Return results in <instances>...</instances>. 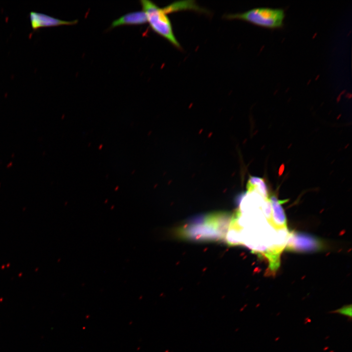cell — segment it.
<instances>
[{"mask_svg": "<svg viewBox=\"0 0 352 352\" xmlns=\"http://www.w3.org/2000/svg\"><path fill=\"white\" fill-rule=\"evenodd\" d=\"M228 216L223 213H214L204 218L197 224L190 225L179 231L183 238L197 239H220L227 235V226L230 222Z\"/></svg>", "mask_w": 352, "mask_h": 352, "instance_id": "cell-1", "label": "cell"}, {"mask_svg": "<svg viewBox=\"0 0 352 352\" xmlns=\"http://www.w3.org/2000/svg\"><path fill=\"white\" fill-rule=\"evenodd\" d=\"M285 9L269 7H259L242 13L226 15L227 20H241L269 29L281 28L284 26Z\"/></svg>", "mask_w": 352, "mask_h": 352, "instance_id": "cell-2", "label": "cell"}, {"mask_svg": "<svg viewBox=\"0 0 352 352\" xmlns=\"http://www.w3.org/2000/svg\"><path fill=\"white\" fill-rule=\"evenodd\" d=\"M140 3L151 29L175 47L180 49V44L175 36L171 22L164 8L150 0H141Z\"/></svg>", "mask_w": 352, "mask_h": 352, "instance_id": "cell-3", "label": "cell"}, {"mask_svg": "<svg viewBox=\"0 0 352 352\" xmlns=\"http://www.w3.org/2000/svg\"><path fill=\"white\" fill-rule=\"evenodd\" d=\"M323 245L314 237L302 233L291 232L286 249L296 252H309L320 250Z\"/></svg>", "mask_w": 352, "mask_h": 352, "instance_id": "cell-4", "label": "cell"}, {"mask_svg": "<svg viewBox=\"0 0 352 352\" xmlns=\"http://www.w3.org/2000/svg\"><path fill=\"white\" fill-rule=\"evenodd\" d=\"M29 19L32 29L34 31L42 27L73 25L78 22L77 20L72 21H63L48 15L34 11H31L29 13Z\"/></svg>", "mask_w": 352, "mask_h": 352, "instance_id": "cell-5", "label": "cell"}, {"mask_svg": "<svg viewBox=\"0 0 352 352\" xmlns=\"http://www.w3.org/2000/svg\"><path fill=\"white\" fill-rule=\"evenodd\" d=\"M272 207V218L270 225L275 229L287 228L286 219L282 204L286 200H280L274 195L269 197Z\"/></svg>", "mask_w": 352, "mask_h": 352, "instance_id": "cell-6", "label": "cell"}, {"mask_svg": "<svg viewBox=\"0 0 352 352\" xmlns=\"http://www.w3.org/2000/svg\"><path fill=\"white\" fill-rule=\"evenodd\" d=\"M147 18L143 11L127 13L114 20L110 27L114 28L124 25H140L147 23Z\"/></svg>", "mask_w": 352, "mask_h": 352, "instance_id": "cell-7", "label": "cell"}, {"mask_svg": "<svg viewBox=\"0 0 352 352\" xmlns=\"http://www.w3.org/2000/svg\"><path fill=\"white\" fill-rule=\"evenodd\" d=\"M246 188L247 189H253L256 190L265 198H269L266 183L262 178L250 176L247 182Z\"/></svg>", "mask_w": 352, "mask_h": 352, "instance_id": "cell-8", "label": "cell"}, {"mask_svg": "<svg viewBox=\"0 0 352 352\" xmlns=\"http://www.w3.org/2000/svg\"><path fill=\"white\" fill-rule=\"evenodd\" d=\"M352 308L351 304L346 305L340 308L330 311V313L338 314L346 316L348 317V319H350V320H351L352 313Z\"/></svg>", "mask_w": 352, "mask_h": 352, "instance_id": "cell-9", "label": "cell"}]
</instances>
